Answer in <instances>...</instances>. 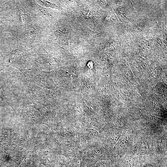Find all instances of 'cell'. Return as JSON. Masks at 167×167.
I'll use <instances>...</instances> for the list:
<instances>
[{
  "label": "cell",
  "mask_w": 167,
  "mask_h": 167,
  "mask_svg": "<svg viewBox=\"0 0 167 167\" xmlns=\"http://www.w3.org/2000/svg\"><path fill=\"white\" fill-rule=\"evenodd\" d=\"M82 14L87 18H91L92 17V12L89 10L84 11L82 13Z\"/></svg>",
  "instance_id": "5"
},
{
  "label": "cell",
  "mask_w": 167,
  "mask_h": 167,
  "mask_svg": "<svg viewBox=\"0 0 167 167\" xmlns=\"http://www.w3.org/2000/svg\"><path fill=\"white\" fill-rule=\"evenodd\" d=\"M75 151V148L73 145L69 146L66 148V154L69 156L72 155Z\"/></svg>",
  "instance_id": "4"
},
{
  "label": "cell",
  "mask_w": 167,
  "mask_h": 167,
  "mask_svg": "<svg viewBox=\"0 0 167 167\" xmlns=\"http://www.w3.org/2000/svg\"><path fill=\"white\" fill-rule=\"evenodd\" d=\"M150 152V147L149 144L146 142H142L139 145L138 148L139 154L142 156H146Z\"/></svg>",
  "instance_id": "1"
},
{
  "label": "cell",
  "mask_w": 167,
  "mask_h": 167,
  "mask_svg": "<svg viewBox=\"0 0 167 167\" xmlns=\"http://www.w3.org/2000/svg\"><path fill=\"white\" fill-rule=\"evenodd\" d=\"M142 167H154V166L151 164L147 163L143 165Z\"/></svg>",
  "instance_id": "6"
},
{
  "label": "cell",
  "mask_w": 167,
  "mask_h": 167,
  "mask_svg": "<svg viewBox=\"0 0 167 167\" xmlns=\"http://www.w3.org/2000/svg\"><path fill=\"white\" fill-rule=\"evenodd\" d=\"M124 163L126 167H134L135 166L133 159L130 157H127L124 161Z\"/></svg>",
  "instance_id": "3"
},
{
  "label": "cell",
  "mask_w": 167,
  "mask_h": 167,
  "mask_svg": "<svg viewBox=\"0 0 167 167\" xmlns=\"http://www.w3.org/2000/svg\"><path fill=\"white\" fill-rule=\"evenodd\" d=\"M120 136L117 134H113L110 136L107 139L108 143L111 146H113L116 145L119 141Z\"/></svg>",
  "instance_id": "2"
}]
</instances>
